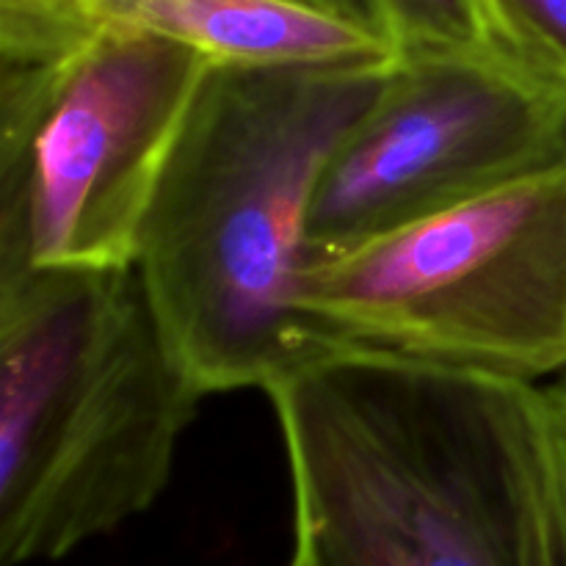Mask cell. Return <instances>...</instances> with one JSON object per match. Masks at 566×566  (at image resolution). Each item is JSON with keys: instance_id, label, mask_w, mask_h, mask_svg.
I'll list each match as a JSON object with an SVG mask.
<instances>
[{"instance_id": "11", "label": "cell", "mask_w": 566, "mask_h": 566, "mask_svg": "<svg viewBox=\"0 0 566 566\" xmlns=\"http://www.w3.org/2000/svg\"><path fill=\"white\" fill-rule=\"evenodd\" d=\"M310 3L321 6L326 11H335V14L348 17V20L359 22V25L370 28V31L381 33L387 39L385 28H381V14H379V6L376 0H310ZM390 42V39H387Z\"/></svg>"}, {"instance_id": "9", "label": "cell", "mask_w": 566, "mask_h": 566, "mask_svg": "<svg viewBox=\"0 0 566 566\" xmlns=\"http://www.w3.org/2000/svg\"><path fill=\"white\" fill-rule=\"evenodd\" d=\"M481 9L501 53L566 86V0H481Z\"/></svg>"}, {"instance_id": "12", "label": "cell", "mask_w": 566, "mask_h": 566, "mask_svg": "<svg viewBox=\"0 0 566 566\" xmlns=\"http://www.w3.org/2000/svg\"><path fill=\"white\" fill-rule=\"evenodd\" d=\"M291 566H293V564H291Z\"/></svg>"}, {"instance_id": "1", "label": "cell", "mask_w": 566, "mask_h": 566, "mask_svg": "<svg viewBox=\"0 0 566 566\" xmlns=\"http://www.w3.org/2000/svg\"><path fill=\"white\" fill-rule=\"evenodd\" d=\"M265 396L293 566H566L542 385L324 346Z\"/></svg>"}, {"instance_id": "5", "label": "cell", "mask_w": 566, "mask_h": 566, "mask_svg": "<svg viewBox=\"0 0 566 566\" xmlns=\"http://www.w3.org/2000/svg\"><path fill=\"white\" fill-rule=\"evenodd\" d=\"M296 307L337 346L528 385L566 376V160L307 265Z\"/></svg>"}, {"instance_id": "3", "label": "cell", "mask_w": 566, "mask_h": 566, "mask_svg": "<svg viewBox=\"0 0 566 566\" xmlns=\"http://www.w3.org/2000/svg\"><path fill=\"white\" fill-rule=\"evenodd\" d=\"M202 398L136 265L0 276V566L147 512Z\"/></svg>"}, {"instance_id": "4", "label": "cell", "mask_w": 566, "mask_h": 566, "mask_svg": "<svg viewBox=\"0 0 566 566\" xmlns=\"http://www.w3.org/2000/svg\"><path fill=\"white\" fill-rule=\"evenodd\" d=\"M213 61L66 11L0 14V276L136 265Z\"/></svg>"}, {"instance_id": "8", "label": "cell", "mask_w": 566, "mask_h": 566, "mask_svg": "<svg viewBox=\"0 0 566 566\" xmlns=\"http://www.w3.org/2000/svg\"><path fill=\"white\" fill-rule=\"evenodd\" d=\"M376 6L398 55L497 50L481 0H376Z\"/></svg>"}, {"instance_id": "7", "label": "cell", "mask_w": 566, "mask_h": 566, "mask_svg": "<svg viewBox=\"0 0 566 566\" xmlns=\"http://www.w3.org/2000/svg\"><path fill=\"white\" fill-rule=\"evenodd\" d=\"M88 22L149 33L213 64L307 66L398 59L381 33L310 0H75Z\"/></svg>"}, {"instance_id": "2", "label": "cell", "mask_w": 566, "mask_h": 566, "mask_svg": "<svg viewBox=\"0 0 566 566\" xmlns=\"http://www.w3.org/2000/svg\"><path fill=\"white\" fill-rule=\"evenodd\" d=\"M396 61L210 66L136 252L155 313L205 396L265 390L329 346L296 307L310 205Z\"/></svg>"}, {"instance_id": "6", "label": "cell", "mask_w": 566, "mask_h": 566, "mask_svg": "<svg viewBox=\"0 0 566 566\" xmlns=\"http://www.w3.org/2000/svg\"><path fill=\"white\" fill-rule=\"evenodd\" d=\"M564 160V83L497 50L398 55L321 175L304 269Z\"/></svg>"}, {"instance_id": "10", "label": "cell", "mask_w": 566, "mask_h": 566, "mask_svg": "<svg viewBox=\"0 0 566 566\" xmlns=\"http://www.w3.org/2000/svg\"><path fill=\"white\" fill-rule=\"evenodd\" d=\"M542 398H545L553 470H556L558 501H562L564 528H566V376H558L553 385H542Z\"/></svg>"}]
</instances>
